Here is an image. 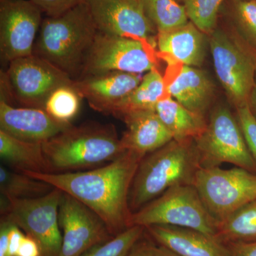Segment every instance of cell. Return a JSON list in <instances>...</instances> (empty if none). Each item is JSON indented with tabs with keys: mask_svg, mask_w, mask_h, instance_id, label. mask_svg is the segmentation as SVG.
<instances>
[{
	"mask_svg": "<svg viewBox=\"0 0 256 256\" xmlns=\"http://www.w3.org/2000/svg\"><path fill=\"white\" fill-rule=\"evenodd\" d=\"M142 159L127 151L117 160L95 169L60 174L24 173L82 202L100 217L114 236L130 226V190Z\"/></svg>",
	"mask_w": 256,
	"mask_h": 256,
	"instance_id": "1",
	"label": "cell"
},
{
	"mask_svg": "<svg viewBox=\"0 0 256 256\" xmlns=\"http://www.w3.org/2000/svg\"><path fill=\"white\" fill-rule=\"evenodd\" d=\"M47 172L95 169L117 160L126 152L114 124L87 122L73 124L42 143Z\"/></svg>",
	"mask_w": 256,
	"mask_h": 256,
	"instance_id": "2",
	"label": "cell"
},
{
	"mask_svg": "<svg viewBox=\"0 0 256 256\" xmlns=\"http://www.w3.org/2000/svg\"><path fill=\"white\" fill-rule=\"evenodd\" d=\"M98 28L86 2L57 16H46L33 54L53 64L73 80L78 78Z\"/></svg>",
	"mask_w": 256,
	"mask_h": 256,
	"instance_id": "3",
	"label": "cell"
},
{
	"mask_svg": "<svg viewBox=\"0 0 256 256\" xmlns=\"http://www.w3.org/2000/svg\"><path fill=\"white\" fill-rule=\"evenodd\" d=\"M201 168L194 140H172L143 158L138 164L129 193L132 213L172 186L193 185Z\"/></svg>",
	"mask_w": 256,
	"mask_h": 256,
	"instance_id": "4",
	"label": "cell"
},
{
	"mask_svg": "<svg viewBox=\"0 0 256 256\" xmlns=\"http://www.w3.org/2000/svg\"><path fill=\"white\" fill-rule=\"evenodd\" d=\"M218 222L212 216L194 185H178L132 213L130 226L168 225L198 230L216 238Z\"/></svg>",
	"mask_w": 256,
	"mask_h": 256,
	"instance_id": "5",
	"label": "cell"
},
{
	"mask_svg": "<svg viewBox=\"0 0 256 256\" xmlns=\"http://www.w3.org/2000/svg\"><path fill=\"white\" fill-rule=\"evenodd\" d=\"M63 192L54 188L44 196L28 200L1 195V218L18 226L36 240L41 256H58L62 233L58 210Z\"/></svg>",
	"mask_w": 256,
	"mask_h": 256,
	"instance_id": "6",
	"label": "cell"
},
{
	"mask_svg": "<svg viewBox=\"0 0 256 256\" xmlns=\"http://www.w3.org/2000/svg\"><path fill=\"white\" fill-rule=\"evenodd\" d=\"M194 142L201 168L229 163L256 174V162L248 148L235 114L226 106H216L210 112L206 128Z\"/></svg>",
	"mask_w": 256,
	"mask_h": 256,
	"instance_id": "7",
	"label": "cell"
},
{
	"mask_svg": "<svg viewBox=\"0 0 256 256\" xmlns=\"http://www.w3.org/2000/svg\"><path fill=\"white\" fill-rule=\"evenodd\" d=\"M208 38L216 75L228 100L236 108L248 105L256 80L254 53L222 28Z\"/></svg>",
	"mask_w": 256,
	"mask_h": 256,
	"instance_id": "8",
	"label": "cell"
},
{
	"mask_svg": "<svg viewBox=\"0 0 256 256\" xmlns=\"http://www.w3.org/2000/svg\"><path fill=\"white\" fill-rule=\"evenodd\" d=\"M193 185L218 222L256 200V174L238 166L229 170L200 168Z\"/></svg>",
	"mask_w": 256,
	"mask_h": 256,
	"instance_id": "9",
	"label": "cell"
},
{
	"mask_svg": "<svg viewBox=\"0 0 256 256\" xmlns=\"http://www.w3.org/2000/svg\"><path fill=\"white\" fill-rule=\"evenodd\" d=\"M2 82L18 104L44 109L50 94L58 88L72 86L74 80L46 60L32 54L10 62Z\"/></svg>",
	"mask_w": 256,
	"mask_h": 256,
	"instance_id": "10",
	"label": "cell"
},
{
	"mask_svg": "<svg viewBox=\"0 0 256 256\" xmlns=\"http://www.w3.org/2000/svg\"><path fill=\"white\" fill-rule=\"evenodd\" d=\"M154 53L142 42L98 31L78 78L111 72L148 73L156 68Z\"/></svg>",
	"mask_w": 256,
	"mask_h": 256,
	"instance_id": "11",
	"label": "cell"
},
{
	"mask_svg": "<svg viewBox=\"0 0 256 256\" xmlns=\"http://www.w3.org/2000/svg\"><path fill=\"white\" fill-rule=\"evenodd\" d=\"M32 0H0V55L3 63L33 54L42 23Z\"/></svg>",
	"mask_w": 256,
	"mask_h": 256,
	"instance_id": "12",
	"label": "cell"
},
{
	"mask_svg": "<svg viewBox=\"0 0 256 256\" xmlns=\"http://www.w3.org/2000/svg\"><path fill=\"white\" fill-rule=\"evenodd\" d=\"M62 233L58 256H82L112 236L100 217L68 194L64 193L58 210Z\"/></svg>",
	"mask_w": 256,
	"mask_h": 256,
	"instance_id": "13",
	"label": "cell"
},
{
	"mask_svg": "<svg viewBox=\"0 0 256 256\" xmlns=\"http://www.w3.org/2000/svg\"><path fill=\"white\" fill-rule=\"evenodd\" d=\"M98 31L132 38L154 48L156 28L146 18L142 5L122 0H86Z\"/></svg>",
	"mask_w": 256,
	"mask_h": 256,
	"instance_id": "14",
	"label": "cell"
},
{
	"mask_svg": "<svg viewBox=\"0 0 256 256\" xmlns=\"http://www.w3.org/2000/svg\"><path fill=\"white\" fill-rule=\"evenodd\" d=\"M142 74L111 72L74 80L72 86L94 110L111 114L114 108L138 86Z\"/></svg>",
	"mask_w": 256,
	"mask_h": 256,
	"instance_id": "15",
	"label": "cell"
},
{
	"mask_svg": "<svg viewBox=\"0 0 256 256\" xmlns=\"http://www.w3.org/2000/svg\"><path fill=\"white\" fill-rule=\"evenodd\" d=\"M72 124L56 120L44 109L14 108L0 100V130L18 139L43 143Z\"/></svg>",
	"mask_w": 256,
	"mask_h": 256,
	"instance_id": "16",
	"label": "cell"
},
{
	"mask_svg": "<svg viewBox=\"0 0 256 256\" xmlns=\"http://www.w3.org/2000/svg\"><path fill=\"white\" fill-rule=\"evenodd\" d=\"M154 242L180 256H232L226 244L194 229L168 225L146 227Z\"/></svg>",
	"mask_w": 256,
	"mask_h": 256,
	"instance_id": "17",
	"label": "cell"
},
{
	"mask_svg": "<svg viewBox=\"0 0 256 256\" xmlns=\"http://www.w3.org/2000/svg\"><path fill=\"white\" fill-rule=\"evenodd\" d=\"M120 119L126 124V132L121 138L124 150L142 158L173 140L172 134L156 110L134 111L124 114Z\"/></svg>",
	"mask_w": 256,
	"mask_h": 256,
	"instance_id": "18",
	"label": "cell"
},
{
	"mask_svg": "<svg viewBox=\"0 0 256 256\" xmlns=\"http://www.w3.org/2000/svg\"><path fill=\"white\" fill-rule=\"evenodd\" d=\"M207 44L208 35L191 21L181 28L156 35V46L162 56L182 66H201L206 58Z\"/></svg>",
	"mask_w": 256,
	"mask_h": 256,
	"instance_id": "19",
	"label": "cell"
},
{
	"mask_svg": "<svg viewBox=\"0 0 256 256\" xmlns=\"http://www.w3.org/2000/svg\"><path fill=\"white\" fill-rule=\"evenodd\" d=\"M166 86L168 96L200 116H205L214 99V84L198 67L182 66L176 78Z\"/></svg>",
	"mask_w": 256,
	"mask_h": 256,
	"instance_id": "20",
	"label": "cell"
},
{
	"mask_svg": "<svg viewBox=\"0 0 256 256\" xmlns=\"http://www.w3.org/2000/svg\"><path fill=\"white\" fill-rule=\"evenodd\" d=\"M156 112L174 140L195 139L206 128L204 116L188 110L170 96L158 102Z\"/></svg>",
	"mask_w": 256,
	"mask_h": 256,
	"instance_id": "21",
	"label": "cell"
},
{
	"mask_svg": "<svg viewBox=\"0 0 256 256\" xmlns=\"http://www.w3.org/2000/svg\"><path fill=\"white\" fill-rule=\"evenodd\" d=\"M0 156L16 171L47 172L41 142L22 140L0 130Z\"/></svg>",
	"mask_w": 256,
	"mask_h": 256,
	"instance_id": "22",
	"label": "cell"
},
{
	"mask_svg": "<svg viewBox=\"0 0 256 256\" xmlns=\"http://www.w3.org/2000/svg\"><path fill=\"white\" fill-rule=\"evenodd\" d=\"M164 77L156 69L148 72L140 84L118 104L110 114L120 118L128 112L139 110H156L159 101L166 98Z\"/></svg>",
	"mask_w": 256,
	"mask_h": 256,
	"instance_id": "23",
	"label": "cell"
},
{
	"mask_svg": "<svg viewBox=\"0 0 256 256\" xmlns=\"http://www.w3.org/2000/svg\"><path fill=\"white\" fill-rule=\"evenodd\" d=\"M216 238L223 244L256 240V200L218 222Z\"/></svg>",
	"mask_w": 256,
	"mask_h": 256,
	"instance_id": "24",
	"label": "cell"
},
{
	"mask_svg": "<svg viewBox=\"0 0 256 256\" xmlns=\"http://www.w3.org/2000/svg\"><path fill=\"white\" fill-rule=\"evenodd\" d=\"M54 188L24 172L0 166V192L10 198L28 200L44 196Z\"/></svg>",
	"mask_w": 256,
	"mask_h": 256,
	"instance_id": "25",
	"label": "cell"
},
{
	"mask_svg": "<svg viewBox=\"0 0 256 256\" xmlns=\"http://www.w3.org/2000/svg\"><path fill=\"white\" fill-rule=\"evenodd\" d=\"M142 4L158 34L181 28L190 21L184 6L176 0H142Z\"/></svg>",
	"mask_w": 256,
	"mask_h": 256,
	"instance_id": "26",
	"label": "cell"
},
{
	"mask_svg": "<svg viewBox=\"0 0 256 256\" xmlns=\"http://www.w3.org/2000/svg\"><path fill=\"white\" fill-rule=\"evenodd\" d=\"M229 16L239 38L256 54V0H228Z\"/></svg>",
	"mask_w": 256,
	"mask_h": 256,
	"instance_id": "27",
	"label": "cell"
},
{
	"mask_svg": "<svg viewBox=\"0 0 256 256\" xmlns=\"http://www.w3.org/2000/svg\"><path fill=\"white\" fill-rule=\"evenodd\" d=\"M82 98L72 86H64L56 89L48 98L44 110L56 120L72 124L78 114Z\"/></svg>",
	"mask_w": 256,
	"mask_h": 256,
	"instance_id": "28",
	"label": "cell"
},
{
	"mask_svg": "<svg viewBox=\"0 0 256 256\" xmlns=\"http://www.w3.org/2000/svg\"><path fill=\"white\" fill-rule=\"evenodd\" d=\"M226 0H184L188 18L202 32L210 35L217 28L220 10Z\"/></svg>",
	"mask_w": 256,
	"mask_h": 256,
	"instance_id": "29",
	"label": "cell"
},
{
	"mask_svg": "<svg viewBox=\"0 0 256 256\" xmlns=\"http://www.w3.org/2000/svg\"><path fill=\"white\" fill-rule=\"evenodd\" d=\"M144 233V227L132 226L110 240L92 247L82 256H127Z\"/></svg>",
	"mask_w": 256,
	"mask_h": 256,
	"instance_id": "30",
	"label": "cell"
},
{
	"mask_svg": "<svg viewBox=\"0 0 256 256\" xmlns=\"http://www.w3.org/2000/svg\"><path fill=\"white\" fill-rule=\"evenodd\" d=\"M250 154L256 162V119L248 104L236 108L235 114Z\"/></svg>",
	"mask_w": 256,
	"mask_h": 256,
	"instance_id": "31",
	"label": "cell"
},
{
	"mask_svg": "<svg viewBox=\"0 0 256 256\" xmlns=\"http://www.w3.org/2000/svg\"><path fill=\"white\" fill-rule=\"evenodd\" d=\"M143 237L144 235L133 246L127 256H180L154 240H146Z\"/></svg>",
	"mask_w": 256,
	"mask_h": 256,
	"instance_id": "32",
	"label": "cell"
},
{
	"mask_svg": "<svg viewBox=\"0 0 256 256\" xmlns=\"http://www.w3.org/2000/svg\"><path fill=\"white\" fill-rule=\"evenodd\" d=\"M47 16H57L86 0H32Z\"/></svg>",
	"mask_w": 256,
	"mask_h": 256,
	"instance_id": "33",
	"label": "cell"
},
{
	"mask_svg": "<svg viewBox=\"0 0 256 256\" xmlns=\"http://www.w3.org/2000/svg\"><path fill=\"white\" fill-rule=\"evenodd\" d=\"M232 256H256V240L227 244Z\"/></svg>",
	"mask_w": 256,
	"mask_h": 256,
	"instance_id": "34",
	"label": "cell"
},
{
	"mask_svg": "<svg viewBox=\"0 0 256 256\" xmlns=\"http://www.w3.org/2000/svg\"><path fill=\"white\" fill-rule=\"evenodd\" d=\"M13 224L6 218H1L0 222V256H8L10 234Z\"/></svg>",
	"mask_w": 256,
	"mask_h": 256,
	"instance_id": "35",
	"label": "cell"
},
{
	"mask_svg": "<svg viewBox=\"0 0 256 256\" xmlns=\"http://www.w3.org/2000/svg\"><path fill=\"white\" fill-rule=\"evenodd\" d=\"M16 256H41L40 248L36 240L25 235Z\"/></svg>",
	"mask_w": 256,
	"mask_h": 256,
	"instance_id": "36",
	"label": "cell"
},
{
	"mask_svg": "<svg viewBox=\"0 0 256 256\" xmlns=\"http://www.w3.org/2000/svg\"><path fill=\"white\" fill-rule=\"evenodd\" d=\"M25 234L18 226L13 224L10 234L9 250L8 256H16L21 242L24 238Z\"/></svg>",
	"mask_w": 256,
	"mask_h": 256,
	"instance_id": "37",
	"label": "cell"
},
{
	"mask_svg": "<svg viewBox=\"0 0 256 256\" xmlns=\"http://www.w3.org/2000/svg\"><path fill=\"white\" fill-rule=\"evenodd\" d=\"M248 104L249 108L252 111V114H254L256 119V80L255 86H254L250 97H249Z\"/></svg>",
	"mask_w": 256,
	"mask_h": 256,
	"instance_id": "38",
	"label": "cell"
},
{
	"mask_svg": "<svg viewBox=\"0 0 256 256\" xmlns=\"http://www.w3.org/2000/svg\"><path fill=\"white\" fill-rule=\"evenodd\" d=\"M122 1L127 2L131 4L142 5V0H122Z\"/></svg>",
	"mask_w": 256,
	"mask_h": 256,
	"instance_id": "39",
	"label": "cell"
},
{
	"mask_svg": "<svg viewBox=\"0 0 256 256\" xmlns=\"http://www.w3.org/2000/svg\"><path fill=\"white\" fill-rule=\"evenodd\" d=\"M176 1L178 2L182 3V4H183L184 0H176Z\"/></svg>",
	"mask_w": 256,
	"mask_h": 256,
	"instance_id": "40",
	"label": "cell"
},
{
	"mask_svg": "<svg viewBox=\"0 0 256 256\" xmlns=\"http://www.w3.org/2000/svg\"></svg>",
	"mask_w": 256,
	"mask_h": 256,
	"instance_id": "41",
	"label": "cell"
}]
</instances>
